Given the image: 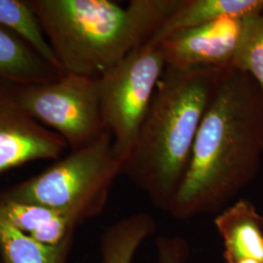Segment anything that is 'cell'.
<instances>
[{"label":"cell","mask_w":263,"mask_h":263,"mask_svg":"<svg viewBox=\"0 0 263 263\" xmlns=\"http://www.w3.org/2000/svg\"><path fill=\"white\" fill-rule=\"evenodd\" d=\"M263 157V96L254 79L229 66L200 124L171 216L218 214L252 182Z\"/></svg>","instance_id":"1"},{"label":"cell","mask_w":263,"mask_h":263,"mask_svg":"<svg viewBox=\"0 0 263 263\" xmlns=\"http://www.w3.org/2000/svg\"><path fill=\"white\" fill-rule=\"evenodd\" d=\"M226 68L166 66L160 78L122 170L159 210L169 213L175 201L200 124Z\"/></svg>","instance_id":"2"},{"label":"cell","mask_w":263,"mask_h":263,"mask_svg":"<svg viewBox=\"0 0 263 263\" xmlns=\"http://www.w3.org/2000/svg\"><path fill=\"white\" fill-rule=\"evenodd\" d=\"M182 0H28L65 72L101 77L145 44Z\"/></svg>","instance_id":"3"},{"label":"cell","mask_w":263,"mask_h":263,"mask_svg":"<svg viewBox=\"0 0 263 263\" xmlns=\"http://www.w3.org/2000/svg\"><path fill=\"white\" fill-rule=\"evenodd\" d=\"M123 165L105 132L92 144L55 161L34 177L0 192V201L55 209L78 224L100 215Z\"/></svg>","instance_id":"4"},{"label":"cell","mask_w":263,"mask_h":263,"mask_svg":"<svg viewBox=\"0 0 263 263\" xmlns=\"http://www.w3.org/2000/svg\"><path fill=\"white\" fill-rule=\"evenodd\" d=\"M165 68L159 46L145 43L99 78L104 128L123 166L134 149Z\"/></svg>","instance_id":"5"},{"label":"cell","mask_w":263,"mask_h":263,"mask_svg":"<svg viewBox=\"0 0 263 263\" xmlns=\"http://www.w3.org/2000/svg\"><path fill=\"white\" fill-rule=\"evenodd\" d=\"M99 78L66 72L48 83L12 87L28 115L47 125L73 151L92 144L106 132Z\"/></svg>","instance_id":"6"},{"label":"cell","mask_w":263,"mask_h":263,"mask_svg":"<svg viewBox=\"0 0 263 263\" xmlns=\"http://www.w3.org/2000/svg\"><path fill=\"white\" fill-rule=\"evenodd\" d=\"M12 84L0 80V177L29 162L57 161L68 148L61 136L28 115Z\"/></svg>","instance_id":"7"},{"label":"cell","mask_w":263,"mask_h":263,"mask_svg":"<svg viewBox=\"0 0 263 263\" xmlns=\"http://www.w3.org/2000/svg\"><path fill=\"white\" fill-rule=\"evenodd\" d=\"M246 18L227 17L177 32L157 45L166 66L229 67L239 47Z\"/></svg>","instance_id":"8"},{"label":"cell","mask_w":263,"mask_h":263,"mask_svg":"<svg viewBox=\"0 0 263 263\" xmlns=\"http://www.w3.org/2000/svg\"><path fill=\"white\" fill-rule=\"evenodd\" d=\"M214 223L222 239L226 263H263V215L252 202L238 200L218 213Z\"/></svg>","instance_id":"9"},{"label":"cell","mask_w":263,"mask_h":263,"mask_svg":"<svg viewBox=\"0 0 263 263\" xmlns=\"http://www.w3.org/2000/svg\"><path fill=\"white\" fill-rule=\"evenodd\" d=\"M263 12V0H182L146 43L157 45L171 35L217 20L248 18Z\"/></svg>","instance_id":"10"},{"label":"cell","mask_w":263,"mask_h":263,"mask_svg":"<svg viewBox=\"0 0 263 263\" xmlns=\"http://www.w3.org/2000/svg\"><path fill=\"white\" fill-rule=\"evenodd\" d=\"M63 76L24 40L0 26V80L15 84H42Z\"/></svg>","instance_id":"11"},{"label":"cell","mask_w":263,"mask_h":263,"mask_svg":"<svg viewBox=\"0 0 263 263\" xmlns=\"http://www.w3.org/2000/svg\"><path fill=\"white\" fill-rule=\"evenodd\" d=\"M12 223L45 246H59L74 235L76 220L55 209L33 204L0 201Z\"/></svg>","instance_id":"12"},{"label":"cell","mask_w":263,"mask_h":263,"mask_svg":"<svg viewBox=\"0 0 263 263\" xmlns=\"http://www.w3.org/2000/svg\"><path fill=\"white\" fill-rule=\"evenodd\" d=\"M74 238L59 246L40 244L12 223L0 203V257L2 263H67Z\"/></svg>","instance_id":"13"},{"label":"cell","mask_w":263,"mask_h":263,"mask_svg":"<svg viewBox=\"0 0 263 263\" xmlns=\"http://www.w3.org/2000/svg\"><path fill=\"white\" fill-rule=\"evenodd\" d=\"M156 231V222L141 212L108 226L101 237V262L133 263L137 252Z\"/></svg>","instance_id":"14"},{"label":"cell","mask_w":263,"mask_h":263,"mask_svg":"<svg viewBox=\"0 0 263 263\" xmlns=\"http://www.w3.org/2000/svg\"><path fill=\"white\" fill-rule=\"evenodd\" d=\"M0 26L9 29L62 73H66L57 61L28 0H0Z\"/></svg>","instance_id":"15"},{"label":"cell","mask_w":263,"mask_h":263,"mask_svg":"<svg viewBox=\"0 0 263 263\" xmlns=\"http://www.w3.org/2000/svg\"><path fill=\"white\" fill-rule=\"evenodd\" d=\"M230 66L251 76L263 96V12L245 20L242 38Z\"/></svg>","instance_id":"16"},{"label":"cell","mask_w":263,"mask_h":263,"mask_svg":"<svg viewBox=\"0 0 263 263\" xmlns=\"http://www.w3.org/2000/svg\"><path fill=\"white\" fill-rule=\"evenodd\" d=\"M190 247L186 240L179 236H160L156 240L154 263H187Z\"/></svg>","instance_id":"17"},{"label":"cell","mask_w":263,"mask_h":263,"mask_svg":"<svg viewBox=\"0 0 263 263\" xmlns=\"http://www.w3.org/2000/svg\"><path fill=\"white\" fill-rule=\"evenodd\" d=\"M238 263H259L257 262V261H255V260H243V261H240V262Z\"/></svg>","instance_id":"18"}]
</instances>
